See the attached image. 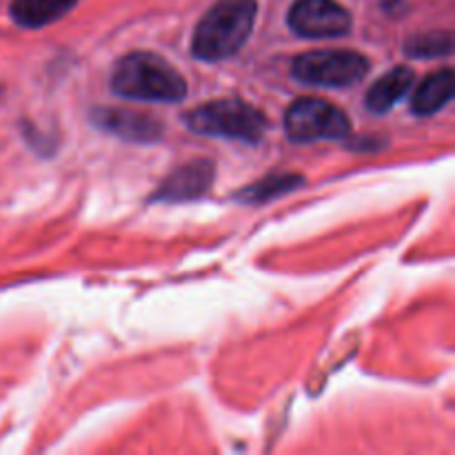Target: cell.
Listing matches in <instances>:
<instances>
[{
	"label": "cell",
	"instance_id": "8fae6325",
	"mask_svg": "<svg viewBox=\"0 0 455 455\" xmlns=\"http://www.w3.org/2000/svg\"><path fill=\"white\" fill-rule=\"evenodd\" d=\"M453 98V71L443 69L429 74L416 89L411 100L413 114L431 116L435 111L444 109Z\"/></svg>",
	"mask_w": 455,
	"mask_h": 455
},
{
	"label": "cell",
	"instance_id": "4fadbf2b",
	"mask_svg": "<svg viewBox=\"0 0 455 455\" xmlns=\"http://www.w3.org/2000/svg\"><path fill=\"white\" fill-rule=\"evenodd\" d=\"M404 52L411 58H425V60L451 56L453 36L451 31H429V34L413 36L404 44Z\"/></svg>",
	"mask_w": 455,
	"mask_h": 455
},
{
	"label": "cell",
	"instance_id": "6da1fadb",
	"mask_svg": "<svg viewBox=\"0 0 455 455\" xmlns=\"http://www.w3.org/2000/svg\"><path fill=\"white\" fill-rule=\"evenodd\" d=\"M256 16V0H218L196 27L191 52L204 62L235 56L251 36Z\"/></svg>",
	"mask_w": 455,
	"mask_h": 455
},
{
	"label": "cell",
	"instance_id": "52a82bcc",
	"mask_svg": "<svg viewBox=\"0 0 455 455\" xmlns=\"http://www.w3.org/2000/svg\"><path fill=\"white\" fill-rule=\"evenodd\" d=\"M213 176H216V169H213V163H209V160L187 163L164 178V182L151 196V200H156V203H187V200H196L212 189Z\"/></svg>",
	"mask_w": 455,
	"mask_h": 455
},
{
	"label": "cell",
	"instance_id": "9c48e42d",
	"mask_svg": "<svg viewBox=\"0 0 455 455\" xmlns=\"http://www.w3.org/2000/svg\"><path fill=\"white\" fill-rule=\"evenodd\" d=\"M413 80H416V74H413L411 67H395L371 84L364 102L373 114H387L407 96Z\"/></svg>",
	"mask_w": 455,
	"mask_h": 455
},
{
	"label": "cell",
	"instance_id": "7c38bea8",
	"mask_svg": "<svg viewBox=\"0 0 455 455\" xmlns=\"http://www.w3.org/2000/svg\"><path fill=\"white\" fill-rule=\"evenodd\" d=\"M302 182H305V178L296 176V173H275V176H267L265 180L256 182V185H249L244 189H240L235 194V200L247 204L269 203V200L280 198V196L291 194Z\"/></svg>",
	"mask_w": 455,
	"mask_h": 455
},
{
	"label": "cell",
	"instance_id": "8992f818",
	"mask_svg": "<svg viewBox=\"0 0 455 455\" xmlns=\"http://www.w3.org/2000/svg\"><path fill=\"white\" fill-rule=\"evenodd\" d=\"M289 27L302 38H340L351 31V13L336 0H296Z\"/></svg>",
	"mask_w": 455,
	"mask_h": 455
},
{
	"label": "cell",
	"instance_id": "ba28073f",
	"mask_svg": "<svg viewBox=\"0 0 455 455\" xmlns=\"http://www.w3.org/2000/svg\"><path fill=\"white\" fill-rule=\"evenodd\" d=\"M93 123L129 142H156L163 138V123L132 109H96Z\"/></svg>",
	"mask_w": 455,
	"mask_h": 455
},
{
	"label": "cell",
	"instance_id": "5b68a950",
	"mask_svg": "<svg viewBox=\"0 0 455 455\" xmlns=\"http://www.w3.org/2000/svg\"><path fill=\"white\" fill-rule=\"evenodd\" d=\"M291 74L314 87H351L369 74V60L355 52H309L293 60Z\"/></svg>",
	"mask_w": 455,
	"mask_h": 455
},
{
	"label": "cell",
	"instance_id": "30bf717a",
	"mask_svg": "<svg viewBox=\"0 0 455 455\" xmlns=\"http://www.w3.org/2000/svg\"><path fill=\"white\" fill-rule=\"evenodd\" d=\"M78 4V0H12V18L25 29H40L60 20Z\"/></svg>",
	"mask_w": 455,
	"mask_h": 455
},
{
	"label": "cell",
	"instance_id": "3957f363",
	"mask_svg": "<svg viewBox=\"0 0 455 455\" xmlns=\"http://www.w3.org/2000/svg\"><path fill=\"white\" fill-rule=\"evenodd\" d=\"M187 127L196 133L212 138H229V140L256 142L265 136L267 123L265 114L244 100H213L187 111L182 116Z\"/></svg>",
	"mask_w": 455,
	"mask_h": 455
},
{
	"label": "cell",
	"instance_id": "277c9868",
	"mask_svg": "<svg viewBox=\"0 0 455 455\" xmlns=\"http://www.w3.org/2000/svg\"><path fill=\"white\" fill-rule=\"evenodd\" d=\"M284 132L293 142L342 140L351 133V120L340 107L323 98H300L287 109Z\"/></svg>",
	"mask_w": 455,
	"mask_h": 455
},
{
	"label": "cell",
	"instance_id": "7a4b0ae2",
	"mask_svg": "<svg viewBox=\"0 0 455 455\" xmlns=\"http://www.w3.org/2000/svg\"><path fill=\"white\" fill-rule=\"evenodd\" d=\"M111 89L118 96L142 102H180L187 83L164 58L136 52L118 60L111 74Z\"/></svg>",
	"mask_w": 455,
	"mask_h": 455
}]
</instances>
